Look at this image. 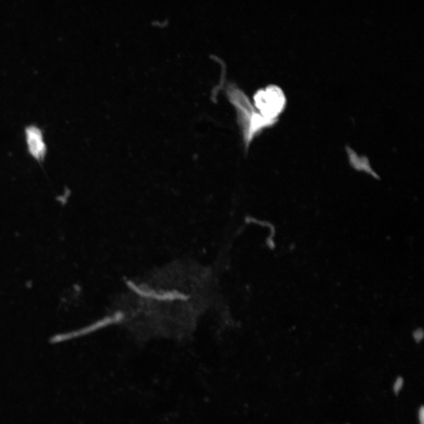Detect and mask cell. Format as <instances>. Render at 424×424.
I'll use <instances>...</instances> for the list:
<instances>
[{
	"label": "cell",
	"instance_id": "cell-1",
	"mask_svg": "<svg viewBox=\"0 0 424 424\" xmlns=\"http://www.w3.org/2000/svg\"><path fill=\"white\" fill-rule=\"evenodd\" d=\"M228 90L230 100L237 110L243 143L246 147H248L259 134L272 125L252 106L241 90L233 85H230Z\"/></svg>",
	"mask_w": 424,
	"mask_h": 424
},
{
	"label": "cell",
	"instance_id": "cell-2",
	"mask_svg": "<svg viewBox=\"0 0 424 424\" xmlns=\"http://www.w3.org/2000/svg\"><path fill=\"white\" fill-rule=\"evenodd\" d=\"M257 110L273 126L285 107L286 97L281 88L276 85L259 90L254 96Z\"/></svg>",
	"mask_w": 424,
	"mask_h": 424
},
{
	"label": "cell",
	"instance_id": "cell-3",
	"mask_svg": "<svg viewBox=\"0 0 424 424\" xmlns=\"http://www.w3.org/2000/svg\"><path fill=\"white\" fill-rule=\"evenodd\" d=\"M25 136L29 155L37 162H42L47 152L42 131L37 126H29L26 127Z\"/></svg>",
	"mask_w": 424,
	"mask_h": 424
},
{
	"label": "cell",
	"instance_id": "cell-4",
	"mask_svg": "<svg viewBox=\"0 0 424 424\" xmlns=\"http://www.w3.org/2000/svg\"><path fill=\"white\" fill-rule=\"evenodd\" d=\"M401 380L402 379L398 380L396 383V386H394V391H395V392H398L401 389V387H402L403 381Z\"/></svg>",
	"mask_w": 424,
	"mask_h": 424
}]
</instances>
